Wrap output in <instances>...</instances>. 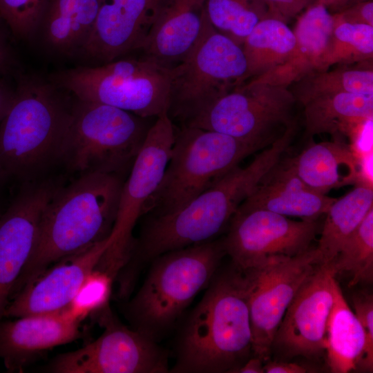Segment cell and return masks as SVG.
<instances>
[{
  "label": "cell",
  "instance_id": "25",
  "mask_svg": "<svg viewBox=\"0 0 373 373\" xmlns=\"http://www.w3.org/2000/svg\"><path fill=\"white\" fill-rule=\"evenodd\" d=\"M332 289L334 303L327 323L325 352L332 372L347 373L356 369L362 359L365 335L335 278Z\"/></svg>",
  "mask_w": 373,
  "mask_h": 373
},
{
  "label": "cell",
  "instance_id": "9",
  "mask_svg": "<svg viewBox=\"0 0 373 373\" xmlns=\"http://www.w3.org/2000/svg\"><path fill=\"white\" fill-rule=\"evenodd\" d=\"M246 70L242 46L218 32L206 15L195 44L171 68L169 115L186 124L216 99L240 86Z\"/></svg>",
  "mask_w": 373,
  "mask_h": 373
},
{
  "label": "cell",
  "instance_id": "12",
  "mask_svg": "<svg viewBox=\"0 0 373 373\" xmlns=\"http://www.w3.org/2000/svg\"><path fill=\"white\" fill-rule=\"evenodd\" d=\"M103 333L76 350L55 356L46 370L53 373H166L168 354L156 342L115 320L104 307Z\"/></svg>",
  "mask_w": 373,
  "mask_h": 373
},
{
  "label": "cell",
  "instance_id": "10",
  "mask_svg": "<svg viewBox=\"0 0 373 373\" xmlns=\"http://www.w3.org/2000/svg\"><path fill=\"white\" fill-rule=\"evenodd\" d=\"M296 103L288 87L249 80L216 99L184 126L227 135L259 150L296 125Z\"/></svg>",
  "mask_w": 373,
  "mask_h": 373
},
{
  "label": "cell",
  "instance_id": "36",
  "mask_svg": "<svg viewBox=\"0 0 373 373\" xmlns=\"http://www.w3.org/2000/svg\"><path fill=\"white\" fill-rule=\"evenodd\" d=\"M271 17L287 23L303 10L315 3L316 0H262Z\"/></svg>",
  "mask_w": 373,
  "mask_h": 373
},
{
  "label": "cell",
  "instance_id": "35",
  "mask_svg": "<svg viewBox=\"0 0 373 373\" xmlns=\"http://www.w3.org/2000/svg\"><path fill=\"white\" fill-rule=\"evenodd\" d=\"M355 314L365 335V347L359 363L363 370H373V297L366 292H358L353 296Z\"/></svg>",
  "mask_w": 373,
  "mask_h": 373
},
{
  "label": "cell",
  "instance_id": "41",
  "mask_svg": "<svg viewBox=\"0 0 373 373\" xmlns=\"http://www.w3.org/2000/svg\"><path fill=\"white\" fill-rule=\"evenodd\" d=\"M348 0H316L315 3L323 5L331 13H336L342 10L347 5Z\"/></svg>",
  "mask_w": 373,
  "mask_h": 373
},
{
  "label": "cell",
  "instance_id": "22",
  "mask_svg": "<svg viewBox=\"0 0 373 373\" xmlns=\"http://www.w3.org/2000/svg\"><path fill=\"white\" fill-rule=\"evenodd\" d=\"M334 26V14L323 5L314 3L309 6L292 30L296 44L289 59L283 64L250 80L289 88L309 72L321 70Z\"/></svg>",
  "mask_w": 373,
  "mask_h": 373
},
{
  "label": "cell",
  "instance_id": "30",
  "mask_svg": "<svg viewBox=\"0 0 373 373\" xmlns=\"http://www.w3.org/2000/svg\"><path fill=\"white\" fill-rule=\"evenodd\" d=\"M205 11L212 26L240 46L258 22L271 17L262 0H206Z\"/></svg>",
  "mask_w": 373,
  "mask_h": 373
},
{
  "label": "cell",
  "instance_id": "23",
  "mask_svg": "<svg viewBox=\"0 0 373 373\" xmlns=\"http://www.w3.org/2000/svg\"><path fill=\"white\" fill-rule=\"evenodd\" d=\"M289 160L303 182L323 195L332 189L365 182L357 154L342 138L311 143Z\"/></svg>",
  "mask_w": 373,
  "mask_h": 373
},
{
  "label": "cell",
  "instance_id": "40",
  "mask_svg": "<svg viewBox=\"0 0 373 373\" xmlns=\"http://www.w3.org/2000/svg\"><path fill=\"white\" fill-rule=\"evenodd\" d=\"M235 372L263 373L265 372V370L262 360L257 356L249 358L242 366L237 369Z\"/></svg>",
  "mask_w": 373,
  "mask_h": 373
},
{
  "label": "cell",
  "instance_id": "44",
  "mask_svg": "<svg viewBox=\"0 0 373 373\" xmlns=\"http://www.w3.org/2000/svg\"><path fill=\"white\" fill-rule=\"evenodd\" d=\"M3 179H5V178H4V177L3 176V175L1 174V173L0 172V183H1V182Z\"/></svg>",
  "mask_w": 373,
  "mask_h": 373
},
{
  "label": "cell",
  "instance_id": "24",
  "mask_svg": "<svg viewBox=\"0 0 373 373\" xmlns=\"http://www.w3.org/2000/svg\"><path fill=\"white\" fill-rule=\"evenodd\" d=\"M305 137L328 133L355 140L373 115V95L339 93L321 95L302 104Z\"/></svg>",
  "mask_w": 373,
  "mask_h": 373
},
{
  "label": "cell",
  "instance_id": "5",
  "mask_svg": "<svg viewBox=\"0 0 373 373\" xmlns=\"http://www.w3.org/2000/svg\"><path fill=\"white\" fill-rule=\"evenodd\" d=\"M224 254L222 240H211L154 258L142 285L125 305L131 327L158 342L209 285Z\"/></svg>",
  "mask_w": 373,
  "mask_h": 373
},
{
  "label": "cell",
  "instance_id": "19",
  "mask_svg": "<svg viewBox=\"0 0 373 373\" xmlns=\"http://www.w3.org/2000/svg\"><path fill=\"white\" fill-rule=\"evenodd\" d=\"M0 320V358L8 371L21 372L43 353L80 337L81 321L61 311Z\"/></svg>",
  "mask_w": 373,
  "mask_h": 373
},
{
  "label": "cell",
  "instance_id": "29",
  "mask_svg": "<svg viewBox=\"0 0 373 373\" xmlns=\"http://www.w3.org/2000/svg\"><path fill=\"white\" fill-rule=\"evenodd\" d=\"M289 90L301 104L314 97L339 93L373 95L372 67L314 70L293 83Z\"/></svg>",
  "mask_w": 373,
  "mask_h": 373
},
{
  "label": "cell",
  "instance_id": "32",
  "mask_svg": "<svg viewBox=\"0 0 373 373\" xmlns=\"http://www.w3.org/2000/svg\"><path fill=\"white\" fill-rule=\"evenodd\" d=\"M331 266L336 274L347 272L352 276L350 287L372 281L373 208L345 242Z\"/></svg>",
  "mask_w": 373,
  "mask_h": 373
},
{
  "label": "cell",
  "instance_id": "39",
  "mask_svg": "<svg viewBox=\"0 0 373 373\" xmlns=\"http://www.w3.org/2000/svg\"><path fill=\"white\" fill-rule=\"evenodd\" d=\"M14 95L15 92L0 85V125L10 109Z\"/></svg>",
  "mask_w": 373,
  "mask_h": 373
},
{
  "label": "cell",
  "instance_id": "2",
  "mask_svg": "<svg viewBox=\"0 0 373 373\" xmlns=\"http://www.w3.org/2000/svg\"><path fill=\"white\" fill-rule=\"evenodd\" d=\"M124 182L117 174L92 172L59 186L43 212L35 246L11 297L55 263L110 238Z\"/></svg>",
  "mask_w": 373,
  "mask_h": 373
},
{
  "label": "cell",
  "instance_id": "18",
  "mask_svg": "<svg viewBox=\"0 0 373 373\" xmlns=\"http://www.w3.org/2000/svg\"><path fill=\"white\" fill-rule=\"evenodd\" d=\"M110 243L108 238L55 263L11 298L3 316L19 318L66 308Z\"/></svg>",
  "mask_w": 373,
  "mask_h": 373
},
{
  "label": "cell",
  "instance_id": "34",
  "mask_svg": "<svg viewBox=\"0 0 373 373\" xmlns=\"http://www.w3.org/2000/svg\"><path fill=\"white\" fill-rule=\"evenodd\" d=\"M46 0H0V17L17 36L27 37L41 21Z\"/></svg>",
  "mask_w": 373,
  "mask_h": 373
},
{
  "label": "cell",
  "instance_id": "16",
  "mask_svg": "<svg viewBox=\"0 0 373 373\" xmlns=\"http://www.w3.org/2000/svg\"><path fill=\"white\" fill-rule=\"evenodd\" d=\"M336 275L331 264H319L297 291L273 341L272 347L284 356L315 358L325 352Z\"/></svg>",
  "mask_w": 373,
  "mask_h": 373
},
{
  "label": "cell",
  "instance_id": "1",
  "mask_svg": "<svg viewBox=\"0 0 373 373\" xmlns=\"http://www.w3.org/2000/svg\"><path fill=\"white\" fill-rule=\"evenodd\" d=\"M284 146L274 142L246 166H235L182 208L145 215L134 239L124 278L135 282L142 267L166 252L211 240L227 225L240 204L281 160Z\"/></svg>",
  "mask_w": 373,
  "mask_h": 373
},
{
  "label": "cell",
  "instance_id": "42",
  "mask_svg": "<svg viewBox=\"0 0 373 373\" xmlns=\"http://www.w3.org/2000/svg\"><path fill=\"white\" fill-rule=\"evenodd\" d=\"M4 48L0 41V68L3 66L6 56Z\"/></svg>",
  "mask_w": 373,
  "mask_h": 373
},
{
  "label": "cell",
  "instance_id": "11",
  "mask_svg": "<svg viewBox=\"0 0 373 373\" xmlns=\"http://www.w3.org/2000/svg\"><path fill=\"white\" fill-rule=\"evenodd\" d=\"M175 135L168 112L157 117L124 182L111 243L96 267L113 280L128 260L135 239L133 229L162 180Z\"/></svg>",
  "mask_w": 373,
  "mask_h": 373
},
{
  "label": "cell",
  "instance_id": "13",
  "mask_svg": "<svg viewBox=\"0 0 373 373\" xmlns=\"http://www.w3.org/2000/svg\"><path fill=\"white\" fill-rule=\"evenodd\" d=\"M319 264L320 254L316 247H311L294 256L274 257L257 268L243 271L248 283L255 356L262 361L269 357L287 307Z\"/></svg>",
  "mask_w": 373,
  "mask_h": 373
},
{
  "label": "cell",
  "instance_id": "8",
  "mask_svg": "<svg viewBox=\"0 0 373 373\" xmlns=\"http://www.w3.org/2000/svg\"><path fill=\"white\" fill-rule=\"evenodd\" d=\"M171 67L147 58L79 66L57 75L59 88L80 100L114 106L143 118L169 112Z\"/></svg>",
  "mask_w": 373,
  "mask_h": 373
},
{
  "label": "cell",
  "instance_id": "21",
  "mask_svg": "<svg viewBox=\"0 0 373 373\" xmlns=\"http://www.w3.org/2000/svg\"><path fill=\"white\" fill-rule=\"evenodd\" d=\"M336 199L309 187L288 160L274 166L239 207L316 220Z\"/></svg>",
  "mask_w": 373,
  "mask_h": 373
},
{
  "label": "cell",
  "instance_id": "43",
  "mask_svg": "<svg viewBox=\"0 0 373 373\" xmlns=\"http://www.w3.org/2000/svg\"><path fill=\"white\" fill-rule=\"evenodd\" d=\"M365 1H368V0H348L347 3V5H346V6L345 8H347V7L350 6L352 5H354L355 3Z\"/></svg>",
  "mask_w": 373,
  "mask_h": 373
},
{
  "label": "cell",
  "instance_id": "17",
  "mask_svg": "<svg viewBox=\"0 0 373 373\" xmlns=\"http://www.w3.org/2000/svg\"><path fill=\"white\" fill-rule=\"evenodd\" d=\"M96 18L80 48L106 64L140 49L164 0H98Z\"/></svg>",
  "mask_w": 373,
  "mask_h": 373
},
{
  "label": "cell",
  "instance_id": "26",
  "mask_svg": "<svg viewBox=\"0 0 373 373\" xmlns=\"http://www.w3.org/2000/svg\"><path fill=\"white\" fill-rule=\"evenodd\" d=\"M98 0H50L42 15L44 37L59 52L79 51L94 23Z\"/></svg>",
  "mask_w": 373,
  "mask_h": 373
},
{
  "label": "cell",
  "instance_id": "37",
  "mask_svg": "<svg viewBox=\"0 0 373 373\" xmlns=\"http://www.w3.org/2000/svg\"><path fill=\"white\" fill-rule=\"evenodd\" d=\"M347 23L373 26V1L368 0L345 8L337 12Z\"/></svg>",
  "mask_w": 373,
  "mask_h": 373
},
{
  "label": "cell",
  "instance_id": "38",
  "mask_svg": "<svg viewBox=\"0 0 373 373\" xmlns=\"http://www.w3.org/2000/svg\"><path fill=\"white\" fill-rule=\"evenodd\" d=\"M267 373H305L307 370L302 365L289 362H269L264 365Z\"/></svg>",
  "mask_w": 373,
  "mask_h": 373
},
{
  "label": "cell",
  "instance_id": "6",
  "mask_svg": "<svg viewBox=\"0 0 373 373\" xmlns=\"http://www.w3.org/2000/svg\"><path fill=\"white\" fill-rule=\"evenodd\" d=\"M132 113L75 99L66 133L61 162L80 174L123 176L131 169L150 127Z\"/></svg>",
  "mask_w": 373,
  "mask_h": 373
},
{
  "label": "cell",
  "instance_id": "15",
  "mask_svg": "<svg viewBox=\"0 0 373 373\" xmlns=\"http://www.w3.org/2000/svg\"><path fill=\"white\" fill-rule=\"evenodd\" d=\"M58 187L47 179L24 183L0 215V320L35 246L43 212Z\"/></svg>",
  "mask_w": 373,
  "mask_h": 373
},
{
  "label": "cell",
  "instance_id": "3",
  "mask_svg": "<svg viewBox=\"0 0 373 373\" xmlns=\"http://www.w3.org/2000/svg\"><path fill=\"white\" fill-rule=\"evenodd\" d=\"M251 352L247 279L233 265L230 269L216 273L188 317L169 372H235Z\"/></svg>",
  "mask_w": 373,
  "mask_h": 373
},
{
  "label": "cell",
  "instance_id": "7",
  "mask_svg": "<svg viewBox=\"0 0 373 373\" xmlns=\"http://www.w3.org/2000/svg\"><path fill=\"white\" fill-rule=\"evenodd\" d=\"M258 151L227 135L184 126L175 135L162 180L142 216L182 208Z\"/></svg>",
  "mask_w": 373,
  "mask_h": 373
},
{
  "label": "cell",
  "instance_id": "20",
  "mask_svg": "<svg viewBox=\"0 0 373 373\" xmlns=\"http://www.w3.org/2000/svg\"><path fill=\"white\" fill-rule=\"evenodd\" d=\"M205 3L206 0H164L140 48L144 57L171 68L180 62L201 32Z\"/></svg>",
  "mask_w": 373,
  "mask_h": 373
},
{
  "label": "cell",
  "instance_id": "27",
  "mask_svg": "<svg viewBox=\"0 0 373 373\" xmlns=\"http://www.w3.org/2000/svg\"><path fill=\"white\" fill-rule=\"evenodd\" d=\"M329 207L318 240L321 263L331 264L347 238L356 231L373 208L371 184L359 182Z\"/></svg>",
  "mask_w": 373,
  "mask_h": 373
},
{
  "label": "cell",
  "instance_id": "33",
  "mask_svg": "<svg viewBox=\"0 0 373 373\" xmlns=\"http://www.w3.org/2000/svg\"><path fill=\"white\" fill-rule=\"evenodd\" d=\"M106 273L93 270L86 278L75 298L65 308L73 318L82 321L108 304L113 283Z\"/></svg>",
  "mask_w": 373,
  "mask_h": 373
},
{
  "label": "cell",
  "instance_id": "14",
  "mask_svg": "<svg viewBox=\"0 0 373 373\" xmlns=\"http://www.w3.org/2000/svg\"><path fill=\"white\" fill-rule=\"evenodd\" d=\"M317 231V220L296 221L274 212L238 207L222 242L233 265L245 271L274 257L307 251Z\"/></svg>",
  "mask_w": 373,
  "mask_h": 373
},
{
  "label": "cell",
  "instance_id": "31",
  "mask_svg": "<svg viewBox=\"0 0 373 373\" xmlns=\"http://www.w3.org/2000/svg\"><path fill=\"white\" fill-rule=\"evenodd\" d=\"M335 26L321 70L334 65L348 66L373 58V26L347 23L334 13Z\"/></svg>",
  "mask_w": 373,
  "mask_h": 373
},
{
  "label": "cell",
  "instance_id": "28",
  "mask_svg": "<svg viewBox=\"0 0 373 373\" xmlns=\"http://www.w3.org/2000/svg\"><path fill=\"white\" fill-rule=\"evenodd\" d=\"M295 44L293 30L283 21L268 17L258 22L242 46L247 61L242 84L283 64Z\"/></svg>",
  "mask_w": 373,
  "mask_h": 373
},
{
  "label": "cell",
  "instance_id": "4",
  "mask_svg": "<svg viewBox=\"0 0 373 373\" xmlns=\"http://www.w3.org/2000/svg\"><path fill=\"white\" fill-rule=\"evenodd\" d=\"M72 104L52 86L27 81L15 91L0 125V172L24 183L61 162Z\"/></svg>",
  "mask_w": 373,
  "mask_h": 373
}]
</instances>
